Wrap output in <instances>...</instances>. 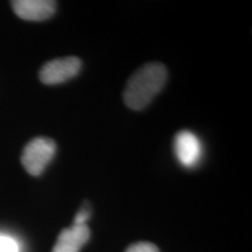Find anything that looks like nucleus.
I'll return each instance as SVG.
<instances>
[{
  "instance_id": "f257e3e1",
  "label": "nucleus",
  "mask_w": 252,
  "mask_h": 252,
  "mask_svg": "<svg viewBox=\"0 0 252 252\" xmlns=\"http://www.w3.org/2000/svg\"><path fill=\"white\" fill-rule=\"evenodd\" d=\"M168 72L162 63L150 62L138 69L126 84L124 103L127 108L140 111L149 106L165 87Z\"/></svg>"
},
{
  "instance_id": "f03ea898",
  "label": "nucleus",
  "mask_w": 252,
  "mask_h": 252,
  "mask_svg": "<svg viewBox=\"0 0 252 252\" xmlns=\"http://www.w3.org/2000/svg\"><path fill=\"white\" fill-rule=\"evenodd\" d=\"M56 153V143L53 139L37 137L31 140L23 151L21 163L25 169L33 176L43 173Z\"/></svg>"
},
{
  "instance_id": "7ed1b4c3",
  "label": "nucleus",
  "mask_w": 252,
  "mask_h": 252,
  "mask_svg": "<svg viewBox=\"0 0 252 252\" xmlns=\"http://www.w3.org/2000/svg\"><path fill=\"white\" fill-rule=\"evenodd\" d=\"M81 68L82 61L75 56L55 59L42 65V68L40 69L39 77L43 84L55 86V84L63 83L77 76Z\"/></svg>"
},
{
  "instance_id": "20e7f679",
  "label": "nucleus",
  "mask_w": 252,
  "mask_h": 252,
  "mask_svg": "<svg viewBox=\"0 0 252 252\" xmlns=\"http://www.w3.org/2000/svg\"><path fill=\"white\" fill-rule=\"evenodd\" d=\"M174 151L181 165L188 168L196 165L202 156V146L200 140L189 131H181L175 135Z\"/></svg>"
},
{
  "instance_id": "39448f33",
  "label": "nucleus",
  "mask_w": 252,
  "mask_h": 252,
  "mask_svg": "<svg viewBox=\"0 0 252 252\" xmlns=\"http://www.w3.org/2000/svg\"><path fill=\"white\" fill-rule=\"evenodd\" d=\"M12 8L19 18L28 21H43L53 17L56 2L52 0H15Z\"/></svg>"
},
{
  "instance_id": "423d86ee",
  "label": "nucleus",
  "mask_w": 252,
  "mask_h": 252,
  "mask_svg": "<svg viewBox=\"0 0 252 252\" xmlns=\"http://www.w3.org/2000/svg\"><path fill=\"white\" fill-rule=\"evenodd\" d=\"M90 229L88 225H74L62 230L52 252H80L89 241Z\"/></svg>"
},
{
  "instance_id": "0eeeda50",
  "label": "nucleus",
  "mask_w": 252,
  "mask_h": 252,
  "mask_svg": "<svg viewBox=\"0 0 252 252\" xmlns=\"http://www.w3.org/2000/svg\"><path fill=\"white\" fill-rule=\"evenodd\" d=\"M0 252H19L17 241L8 236L0 235Z\"/></svg>"
},
{
  "instance_id": "6e6552de",
  "label": "nucleus",
  "mask_w": 252,
  "mask_h": 252,
  "mask_svg": "<svg viewBox=\"0 0 252 252\" xmlns=\"http://www.w3.org/2000/svg\"><path fill=\"white\" fill-rule=\"evenodd\" d=\"M125 252H159L157 245L149 242H139V243L132 244L131 247L127 248Z\"/></svg>"
},
{
  "instance_id": "1a4fd4ad",
  "label": "nucleus",
  "mask_w": 252,
  "mask_h": 252,
  "mask_svg": "<svg viewBox=\"0 0 252 252\" xmlns=\"http://www.w3.org/2000/svg\"><path fill=\"white\" fill-rule=\"evenodd\" d=\"M90 208L87 204H84L75 216L74 225H87L88 220L90 219Z\"/></svg>"
}]
</instances>
